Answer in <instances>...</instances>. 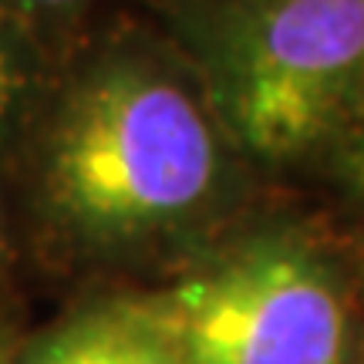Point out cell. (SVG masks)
<instances>
[{
    "instance_id": "6da1fadb",
    "label": "cell",
    "mask_w": 364,
    "mask_h": 364,
    "mask_svg": "<svg viewBox=\"0 0 364 364\" xmlns=\"http://www.w3.org/2000/svg\"><path fill=\"white\" fill-rule=\"evenodd\" d=\"M31 209L54 250L118 260L199 230L236 152L169 38L112 27L85 44L31 122Z\"/></svg>"
},
{
    "instance_id": "7a4b0ae2",
    "label": "cell",
    "mask_w": 364,
    "mask_h": 364,
    "mask_svg": "<svg viewBox=\"0 0 364 364\" xmlns=\"http://www.w3.org/2000/svg\"><path fill=\"white\" fill-rule=\"evenodd\" d=\"M236 152L287 166L364 118V0H159Z\"/></svg>"
},
{
    "instance_id": "3957f363",
    "label": "cell",
    "mask_w": 364,
    "mask_h": 364,
    "mask_svg": "<svg viewBox=\"0 0 364 364\" xmlns=\"http://www.w3.org/2000/svg\"><path fill=\"white\" fill-rule=\"evenodd\" d=\"M182 364H341L348 311L324 257L290 233L236 240L162 297Z\"/></svg>"
},
{
    "instance_id": "277c9868",
    "label": "cell",
    "mask_w": 364,
    "mask_h": 364,
    "mask_svg": "<svg viewBox=\"0 0 364 364\" xmlns=\"http://www.w3.org/2000/svg\"><path fill=\"white\" fill-rule=\"evenodd\" d=\"M11 364H182V358L159 297H105L44 327Z\"/></svg>"
},
{
    "instance_id": "5b68a950",
    "label": "cell",
    "mask_w": 364,
    "mask_h": 364,
    "mask_svg": "<svg viewBox=\"0 0 364 364\" xmlns=\"http://www.w3.org/2000/svg\"><path fill=\"white\" fill-rule=\"evenodd\" d=\"M61 44L0 11V152L27 135L54 78Z\"/></svg>"
},
{
    "instance_id": "8992f818",
    "label": "cell",
    "mask_w": 364,
    "mask_h": 364,
    "mask_svg": "<svg viewBox=\"0 0 364 364\" xmlns=\"http://www.w3.org/2000/svg\"><path fill=\"white\" fill-rule=\"evenodd\" d=\"M102 4L105 0H0V11L14 14L17 21L31 24L54 44H61V38H68Z\"/></svg>"
},
{
    "instance_id": "52a82bcc",
    "label": "cell",
    "mask_w": 364,
    "mask_h": 364,
    "mask_svg": "<svg viewBox=\"0 0 364 364\" xmlns=\"http://www.w3.org/2000/svg\"><path fill=\"white\" fill-rule=\"evenodd\" d=\"M338 166L344 182L364 199V118L338 139Z\"/></svg>"
},
{
    "instance_id": "ba28073f",
    "label": "cell",
    "mask_w": 364,
    "mask_h": 364,
    "mask_svg": "<svg viewBox=\"0 0 364 364\" xmlns=\"http://www.w3.org/2000/svg\"><path fill=\"white\" fill-rule=\"evenodd\" d=\"M14 354H17V348L11 344V334L4 331V324H0V364H11Z\"/></svg>"
},
{
    "instance_id": "9c48e42d",
    "label": "cell",
    "mask_w": 364,
    "mask_h": 364,
    "mask_svg": "<svg viewBox=\"0 0 364 364\" xmlns=\"http://www.w3.org/2000/svg\"><path fill=\"white\" fill-rule=\"evenodd\" d=\"M7 263V226H4V213H0V267Z\"/></svg>"
}]
</instances>
